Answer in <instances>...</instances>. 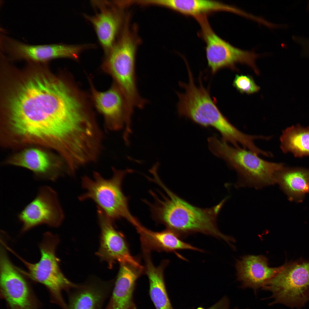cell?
I'll return each instance as SVG.
<instances>
[{"label":"cell","instance_id":"obj_1","mask_svg":"<svg viewBox=\"0 0 309 309\" xmlns=\"http://www.w3.org/2000/svg\"><path fill=\"white\" fill-rule=\"evenodd\" d=\"M18 87L7 105L14 134L53 141L60 152L72 150L80 144L88 131L90 115L71 87L61 80L37 74Z\"/></svg>","mask_w":309,"mask_h":309},{"label":"cell","instance_id":"obj_2","mask_svg":"<svg viewBox=\"0 0 309 309\" xmlns=\"http://www.w3.org/2000/svg\"><path fill=\"white\" fill-rule=\"evenodd\" d=\"M154 183L167 194L165 195L161 194L160 198L150 191L154 202L151 203L145 201L149 206L152 217L156 222L164 225L181 238L200 233L222 239L230 246L235 242L233 237L221 233L216 223L217 215L227 198L211 208H200L191 204L172 192L160 177L155 178Z\"/></svg>","mask_w":309,"mask_h":309},{"label":"cell","instance_id":"obj_3","mask_svg":"<svg viewBox=\"0 0 309 309\" xmlns=\"http://www.w3.org/2000/svg\"><path fill=\"white\" fill-rule=\"evenodd\" d=\"M187 69L188 83L179 82L185 91L177 93L179 100L177 105L179 115L201 126L213 127L220 133L222 140L233 146L245 144L248 139L247 134L239 130L222 114L201 80H199V85L197 86L190 68Z\"/></svg>","mask_w":309,"mask_h":309},{"label":"cell","instance_id":"obj_4","mask_svg":"<svg viewBox=\"0 0 309 309\" xmlns=\"http://www.w3.org/2000/svg\"><path fill=\"white\" fill-rule=\"evenodd\" d=\"M209 148L215 156L223 159L237 173V186L256 189L276 183V175L284 164L263 159L252 151L229 145L215 136L208 140Z\"/></svg>","mask_w":309,"mask_h":309},{"label":"cell","instance_id":"obj_5","mask_svg":"<svg viewBox=\"0 0 309 309\" xmlns=\"http://www.w3.org/2000/svg\"><path fill=\"white\" fill-rule=\"evenodd\" d=\"M138 39L134 31L124 26L118 40L107 54L104 66L114 79L129 109L139 108L145 99L140 95L136 84L135 54Z\"/></svg>","mask_w":309,"mask_h":309},{"label":"cell","instance_id":"obj_6","mask_svg":"<svg viewBox=\"0 0 309 309\" xmlns=\"http://www.w3.org/2000/svg\"><path fill=\"white\" fill-rule=\"evenodd\" d=\"M112 169L113 175L109 179L104 178L96 172L94 173L93 179L86 176L83 177L82 186L86 192L79 199L82 201L91 199L98 205V209L112 221L124 218L136 228L141 224L130 213L128 198L124 194L122 188L124 177L133 172V170L129 169L118 170L113 167Z\"/></svg>","mask_w":309,"mask_h":309},{"label":"cell","instance_id":"obj_7","mask_svg":"<svg viewBox=\"0 0 309 309\" xmlns=\"http://www.w3.org/2000/svg\"><path fill=\"white\" fill-rule=\"evenodd\" d=\"M59 242L57 235L47 232L43 234L39 247L41 257L38 262L33 263L27 261L10 248L8 250L25 265L27 271L19 269L21 272L35 282L40 283L49 291L53 302L65 309L66 304L62 296L63 291H67L75 284L68 280L62 272L60 260L56 250Z\"/></svg>","mask_w":309,"mask_h":309},{"label":"cell","instance_id":"obj_8","mask_svg":"<svg viewBox=\"0 0 309 309\" xmlns=\"http://www.w3.org/2000/svg\"><path fill=\"white\" fill-rule=\"evenodd\" d=\"M262 288L271 293L272 304L300 308L309 300V261L285 263Z\"/></svg>","mask_w":309,"mask_h":309},{"label":"cell","instance_id":"obj_9","mask_svg":"<svg viewBox=\"0 0 309 309\" xmlns=\"http://www.w3.org/2000/svg\"><path fill=\"white\" fill-rule=\"evenodd\" d=\"M196 20L201 27L199 35L205 42L208 65L213 74L225 68L236 70L235 65L237 63L248 65L259 74L255 63L258 54L235 47L221 38L213 30L207 16Z\"/></svg>","mask_w":309,"mask_h":309},{"label":"cell","instance_id":"obj_10","mask_svg":"<svg viewBox=\"0 0 309 309\" xmlns=\"http://www.w3.org/2000/svg\"><path fill=\"white\" fill-rule=\"evenodd\" d=\"M1 294L10 309H38V300L21 272L11 262L5 249L0 250Z\"/></svg>","mask_w":309,"mask_h":309},{"label":"cell","instance_id":"obj_11","mask_svg":"<svg viewBox=\"0 0 309 309\" xmlns=\"http://www.w3.org/2000/svg\"><path fill=\"white\" fill-rule=\"evenodd\" d=\"M18 218L22 224V232L41 224L59 226L64 215L56 192L47 186L40 188L36 197L19 214Z\"/></svg>","mask_w":309,"mask_h":309},{"label":"cell","instance_id":"obj_12","mask_svg":"<svg viewBox=\"0 0 309 309\" xmlns=\"http://www.w3.org/2000/svg\"><path fill=\"white\" fill-rule=\"evenodd\" d=\"M1 49L3 53L13 58L43 62L58 58L78 59L85 47L84 45L60 43L29 45L7 36L2 41Z\"/></svg>","mask_w":309,"mask_h":309},{"label":"cell","instance_id":"obj_13","mask_svg":"<svg viewBox=\"0 0 309 309\" xmlns=\"http://www.w3.org/2000/svg\"><path fill=\"white\" fill-rule=\"evenodd\" d=\"M98 215L101 235L100 246L96 255L107 262L110 268L116 262L143 267L131 255L124 236L115 228L113 221L98 209Z\"/></svg>","mask_w":309,"mask_h":309},{"label":"cell","instance_id":"obj_14","mask_svg":"<svg viewBox=\"0 0 309 309\" xmlns=\"http://www.w3.org/2000/svg\"><path fill=\"white\" fill-rule=\"evenodd\" d=\"M95 105L103 115L108 129L117 131L122 129L123 136L128 138L132 133L131 119L128 117L124 98L115 84L111 88L104 92L92 90Z\"/></svg>","mask_w":309,"mask_h":309},{"label":"cell","instance_id":"obj_15","mask_svg":"<svg viewBox=\"0 0 309 309\" xmlns=\"http://www.w3.org/2000/svg\"><path fill=\"white\" fill-rule=\"evenodd\" d=\"M113 281L92 277L82 284H75L66 291V309H102L112 292Z\"/></svg>","mask_w":309,"mask_h":309},{"label":"cell","instance_id":"obj_16","mask_svg":"<svg viewBox=\"0 0 309 309\" xmlns=\"http://www.w3.org/2000/svg\"><path fill=\"white\" fill-rule=\"evenodd\" d=\"M99 9L93 16H84L94 27L99 41L106 54H108L114 44L122 23L121 14L111 2H93Z\"/></svg>","mask_w":309,"mask_h":309},{"label":"cell","instance_id":"obj_17","mask_svg":"<svg viewBox=\"0 0 309 309\" xmlns=\"http://www.w3.org/2000/svg\"><path fill=\"white\" fill-rule=\"evenodd\" d=\"M237 280L243 288L255 291L265 284L282 269L269 266L267 258L263 255H249L237 260L235 264Z\"/></svg>","mask_w":309,"mask_h":309},{"label":"cell","instance_id":"obj_18","mask_svg":"<svg viewBox=\"0 0 309 309\" xmlns=\"http://www.w3.org/2000/svg\"><path fill=\"white\" fill-rule=\"evenodd\" d=\"M144 268L130 264H120L112 294L105 309H137L133 300L136 280L142 274Z\"/></svg>","mask_w":309,"mask_h":309},{"label":"cell","instance_id":"obj_19","mask_svg":"<svg viewBox=\"0 0 309 309\" xmlns=\"http://www.w3.org/2000/svg\"><path fill=\"white\" fill-rule=\"evenodd\" d=\"M151 5L162 6L195 18L218 11H227L242 16L243 10L235 6L213 0H153Z\"/></svg>","mask_w":309,"mask_h":309},{"label":"cell","instance_id":"obj_20","mask_svg":"<svg viewBox=\"0 0 309 309\" xmlns=\"http://www.w3.org/2000/svg\"><path fill=\"white\" fill-rule=\"evenodd\" d=\"M137 231L140 235L143 253H150L152 250L173 252L179 257L181 255L176 252L178 250L197 249V247L184 242L177 234L168 229L155 232L143 226Z\"/></svg>","mask_w":309,"mask_h":309},{"label":"cell","instance_id":"obj_21","mask_svg":"<svg viewBox=\"0 0 309 309\" xmlns=\"http://www.w3.org/2000/svg\"><path fill=\"white\" fill-rule=\"evenodd\" d=\"M276 183L290 201L302 202L305 195L309 193V169L284 165L276 174Z\"/></svg>","mask_w":309,"mask_h":309},{"label":"cell","instance_id":"obj_22","mask_svg":"<svg viewBox=\"0 0 309 309\" xmlns=\"http://www.w3.org/2000/svg\"><path fill=\"white\" fill-rule=\"evenodd\" d=\"M11 163L34 173L38 177L55 181L60 175V168L52 166L47 154L36 148L28 149L14 157Z\"/></svg>","mask_w":309,"mask_h":309},{"label":"cell","instance_id":"obj_23","mask_svg":"<svg viewBox=\"0 0 309 309\" xmlns=\"http://www.w3.org/2000/svg\"><path fill=\"white\" fill-rule=\"evenodd\" d=\"M145 262L144 271L149 283V294L156 309H173L166 290L164 272L169 261H163L155 266L151 260L150 253L144 254Z\"/></svg>","mask_w":309,"mask_h":309},{"label":"cell","instance_id":"obj_24","mask_svg":"<svg viewBox=\"0 0 309 309\" xmlns=\"http://www.w3.org/2000/svg\"><path fill=\"white\" fill-rule=\"evenodd\" d=\"M280 147L284 153L296 157L309 156V127L292 126L284 130L280 138Z\"/></svg>","mask_w":309,"mask_h":309},{"label":"cell","instance_id":"obj_25","mask_svg":"<svg viewBox=\"0 0 309 309\" xmlns=\"http://www.w3.org/2000/svg\"><path fill=\"white\" fill-rule=\"evenodd\" d=\"M233 85L241 94H252L258 92L260 87L255 83L252 77L249 75L236 74Z\"/></svg>","mask_w":309,"mask_h":309},{"label":"cell","instance_id":"obj_26","mask_svg":"<svg viewBox=\"0 0 309 309\" xmlns=\"http://www.w3.org/2000/svg\"><path fill=\"white\" fill-rule=\"evenodd\" d=\"M229 306V300L224 297L207 309H228Z\"/></svg>","mask_w":309,"mask_h":309},{"label":"cell","instance_id":"obj_27","mask_svg":"<svg viewBox=\"0 0 309 309\" xmlns=\"http://www.w3.org/2000/svg\"><path fill=\"white\" fill-rule=\"evenodd\" d=\"M196 309H204V308H203L202 307H198V308H197Z\"/></svg>","mask_w":309,"mask_h":309},{"label":"cell","instance_id":"obj_28","mask_svg":"<svg viewBox=\"0 0 309 309\" xmlns=\"http://www.w3.org/2000/svg\"></svg>","mask_w":309,"mask_h":309}]
</instances>
